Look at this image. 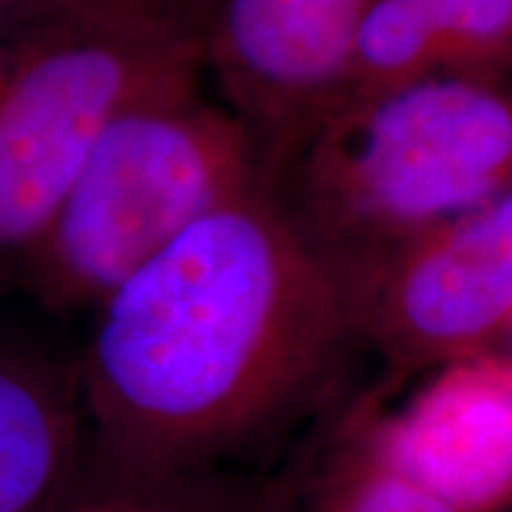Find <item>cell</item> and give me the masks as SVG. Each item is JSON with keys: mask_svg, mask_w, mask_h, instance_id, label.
Returning <instances> with one entry per match:
<instances>
[{"mask_svg": "<svg viewBox=\"0 0 512 512\" xmlns=\"http://www.w3.org/2000/svg\"><path fill=\"white\" fill-rule=\"evenodd\" d=\"M86 319L92 481L265 470L293 433L356 402L348 282L265 180L188 225Z\"/></svg>", "mask_w": 512, "mask_h": 512, "instance_id": "obj_1", "label": "cell"}, {"mask_svg": "<svg viewBox=\"0 0 512 512\" xmlns=\"http://www.w3.org/2000/svg\"><path fill=\"white\" fill-rule=\"evenodd\" d=\"M512 103L478 77L342 100L265 168L282 214L342 276L501 194Z\"/></svg>", "mask_w": 512, "mask_h": 512, "instance_id": "obj_2", "label": "cell"}, {"mask_svg": "<svg viewBox=\"0 0 512 512\" xmlns=\"http://www.w3.org/2000/svg\"><path fill=\"white\" fill-rule=\"evenodd\" d=\"M205 80L120 111L97 137L18 291L49 316H89L188 225L265 180L251 131Z\"/></svg>", "mask_w": 512, "mask_h": 512, "instance_id": "obj_3", "label": "cell"}, {"mask_svg": "<svg viewBox=\"0 0 512 512\" xmlns=\"http://www.w3.org/2000/svg\"><path fill=\"white\" fill-rule=\"evenodd\" d=\"M205 80L185 12L55 20L0 52V296L18 282L97 137L128 106Z\"/></svg>", "mask_w": 512, "mask_h": 512, "instance_id": "obj_4", "label": "cell"}, {"mask_svg": "<svg viewBox=\"0 0 512 512\" xmlns=\"http://www.w3.org/2000/svg\"><path fill=\"white\" fill-rule=\"evenodd\" d=\"M370 0H200L202 74L262 151L265 168L345 97Z\"/></svg>", "mask_w": 512, "mask_h": 512, "instance_id": "obj_5", "label": "cell"}, {"mask_svg": "<svg viewBox=\"0 0 512 512\" xmlns=\"http://www.w3.org/2000/svg\"><path fill=\"white\" fill-rule=\"evenodd\" d=\"M362 345H464L512 313V191L345 276Z\"/></svg>", "mask_w": 512, "mask_h": 512, "instance_id": "obj_6", "label": "cell"}, {"mask_svg": "<svg viewBox=\"0 0 512 512\" xmlns=\"http://www.w3.org/2000/svg\"><path fill=\"white\" fill-rule=\"evenodd\" d=\"M77 348L0 328V512H49L89 481Z\"/></svg>", "mask_w": 512, "mask_h": 512, "instance_id": "obj_7", "label": "cell"}, {"mask_svg": "<svg viewBox=\"0 0 512 512\" xmlns=\"http://www.w3.org/2000/svg\"><path fill=\"white\" fill-rule=\"evenodd\" d=\"M376 441L393 467L456 510L481 507L512 487V382L456 376Z\"/></svg>", "mask_w": 512, "mask_h": 512, "instance_id": "obj_8", "label": "cell"}, {"mask_svg": "<svg viewBox=\"0 0 512 512\" xmlns=\"http://www.w3.org/2000/svg\"><path fill=\"white\" fill-rule=\"evenodd\" d=\"M507 55L512 0H370L353 37L342 100L427 77H478Z\"/></svg>", "mask_w": 512, "mask_h": 512, "instance_id": "obj_9", "label": "cell"}, {"mask_svg": "<svg viewBox=\"0 0 512 512\" xmlns=\"http://www.w3.org/2000/svg\"><path fill=\"white\" fill-rule=\"evenodd\" d=\"M293 458L265 470L109 484L86 481L49 512H274L288 490Z\"/></svg>", "mask_w": 512, "mask_h": 512, "instance_id": "obj_10", "label": "cell"}, {"mask_svg": "<svg viewBox=\"0 0 512 512\" xmlns=\"http://www.w3.org/2000/svg\"><path fill=\"white\" fill-rule=\"evenodd\" d=\"M330 464L342 512H461L393 467L376 433H359V402L330 430Z\"/></svg>", "mask_w": 512, "mask_h": 512, "instance_id": "obj_11", "label": "cell"}, {"mask_svg": "<svg viewBox=\"0 0 512 512\" xmlns=\"http://www.w3.org/2000/svg\"><path fill=\"white\" fill-rule=\"evenodd\" d=\"M200 0H0V12L18 29L74 18H111V15H154L185 12L197 20Z\"/></svg>", "mask_w": 512, "mask_h": 512, "instance_id": "obj_12", "label": "cell"}, {"mask_svg": "<svg viewBox=\"0 0 512 512\" xmlns=\"http://www.w3.org/2000/svg\"><path fill=\"white\" fill-rule=\"evenodd\" d=\"M330 421L322 436H313L293 456V470L288 490L279 498L274 512H342L339 490L330 464Z\"/></svg>", "mask_w": 512, "mask_h": 512, "instance_id": "obj_13", "label": "cell"}]
</instances>
